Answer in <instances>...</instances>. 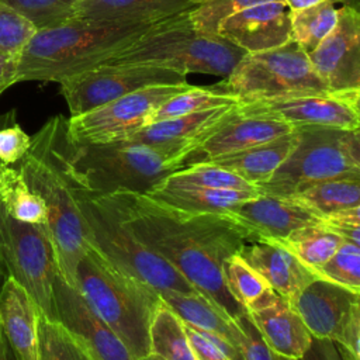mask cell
I'll list each match as a JSON object with an SVG mask.
<instances>
[{"mask_svg":"<svg viewBox=\"0 0 360 360\" xmlns=\"http://www.w3.org/2000/svg\"><path fill=\"white\" fill-rule=\"evenodd\" d=\"M103 195L135 236L180 271L218 311L231 319L246 312L229 294L222 264L250 239L228 215L177 210L129 190Z\"/></svg>","mask_w":360,"mask_h":360,"instance_id":"cell-1","label":"cell"},{"mask_svg":"<svg viewBox=\"0 0 360 360\" xmlns=\"http://www.w3.org/2000/svg\"><path fill=\"white\" fill-rule=\"evenodd\" d=\"M68 118L51 117L31 136V146L17 169L45 202L48 232L55 249L59 274L75 287L79 260L91 246L79 207L75 184L65 166Z\"/></svg>","mask_w":360,"mask_h":360,"instance_id":"cell-2","label":"cell"},{"mask_svg":"<svg viewBox=\"0 0 360 360\" xmlns=\"http://www.w3.org/2000/svg\"><path fill=\"white\" fill-rule=\"evenodd\" d=\"M169 18L141 21L70 20L37 30L17 56V83H59L69 76L97 66L110 53Z\"/></svg>","mask_w":360,"mask_h":360,"instance_id":"cell-3","label":"cell"},{"mask_svg":"<svg viewBox=\"0 0 360 360\" xmlns=\"http://www.w3.org/2000/svg\"><path fill=\"white\" fill-rule=\"evenodd\" d=\"M75 288L135 360L150 354L149 329L160 305L156 290L110 263L93 246L77 263Z\"/></svg>","mask_w":360,"mask_h":360,"instance_id":"cell-4","label":"cell"},{"mask_svg":"<svg viewBox=\"0 0 360 360\" xmlns=\"http://www.w3.org/2000/svg\"><path fill=\"white\" fill-rule=\"evenodd\" d=\"M65 166L72 181L94 195L117 190L148 193L167 174L183 167L184 156L129 141L77 143L68 131Z\"/></svg>","mask_w":360,"mask_h":360,"instance_id":"cell-5","label":"cell"},{"mask_svg":"<svg viewBox=\"0 0 360 360\" xmlns=\"http://www.w3.org/2000/svg\"><path fill=\"white\" fill-rule=\"evenodd\" d=\"M188 13L163 21L110 53L98 65H143L170 69L186 76L205 73L226 79L246 52L219 35L195 30Z\"/></svg>","mask_w":360,"mask_h":360,"instance_id":"cell-6","label":"cell"},{"mask_svg":"<svg viewBox=\"0 0 360 360\" xmlns=\"http://www.w3.org/2000/svg\"><path fill=\"white\" fill-rule=\"evenodd\" d=\"M297 143L274 174L256 188L262 195L290 197L312 184L360 179V129L295 127Z\"/></svg>","mask_w":360,"mask_h":360,"instance_id":"cell-7","label":"cell"},{"mask_svg":"<svg viewBox=\"0 0 360 360\" xmlns=\"http://www.w3.org/2000/svg\"><path fill=\"white\" fill-rule=\"evenodd\" d=\"M75 191L91 246L110 263L158 292L173 290L198 294L180 271L135 236L105 195L90 194L76 184Z\"/></svg>","mask_w":360,"mask_h":360,"instance_id":"cell-8","label":"cell"},{"mask_svg":"<svg viewBox=\"0 0 360 360\" xmlns=\"http://www.w3.org/2000/svg\"><path fill=\"white\" fill-rule=\"evenodd\" d=\"M215 86L238 103L333 93L314 70L308 53L292 41L269 51L246 53L231 75Z\"/></svg>","mask_w":360,"mask_h":360,"instance_id":"cell-9","label":"cell"},{"mask_svg":"<svg viewBox=\"0 0 360 360\" xmlns=\"http://www.w3.org/2000/svg\"><path fill=\"white\" fill-rule=\"evenodd\" d=\"M0 263L35 301L39 312L56 321L53 283L59 273L46 226L21 222L0 204Z\"/></svg>","mask_w":360,"mask_h":360,"instance_id":"cell-10","label":"cell"},{"mask_svg":"<svg viewBox=\"0 0 360 360\" xmlns=\"http://www.w3.org/2000/svg\"><path fill=\"white\" fill-rule=\"evenodd\" d=\"M191 84H153L89 112L69 117L68 131L77 143H108L124 141L149 124L150 115L169 98L190 89Z\"/></svg>","mask_w":360,"mask_h":360,"instance_id":"cell-11","label":"cell"},{"mask_svg":"<svg viewBox=\"0 0 360 360\" xmlns=\"http://www.w3.org/2000/svg\"><path fill=\"white\" fill-rule=\"evenodd\" d=\"M186 77L156 66L97 65L60 80L59 86L70 117H75L148 86L186 83Z\"/></svg>","mask_w":360,"mask_h":360,"instance_id":"cell-12","label":"cell"},{"mask_svg":"<svg viewBox=\"0 0 360 360\" xmlns=\"http://www.w3.org/2000/svg\"><path fill=\"white\" fill-rule=\"evenodd\" d=\"M238 104L245 114L283 121L292 128L319 125L342 129H360V90L307 94Z\"/></svg>","mask_w":360,"mask_h":360,"instance_id":"cell-13","label":"cell"},{"mask_svg":"<svg viewBox=\"0 0 360 360\" xmlns=\"http://www.w3.org/2000/svg\"><path fill=\"white\" fill-rule=\"evenodd\" d=\"M308 59L330 91L360 90V11L357 3L338 8L332 31L308 53Z\"/></svg>","mask_w":360,"mask_h":360,"instance_id":"cell-14","label":"cell"},{"mask_svg":"<svg viewBox=\"0 0 360 360\" xmlns=\"http://www.w3.org/2000/svg\"><path fill=\"white\" fill-rule=\"evenodd\" d=\"M56 321L91 360H135L117 333L86 304L80 292L58 273L53 283Z\"/></svg>","mask_w":360,"mask_h":360,"instance_id":"cell-15","label":"cell"},{"mask_svg":"<svg viewBox=\"0 0 360 360\" xmlns=\"http://www.w3.org/2000/svg\"><path fill=\"white\" fill-rule=\"evenodd\" d=\"M288 304L312 338L338 342L352 315L360 308V292L318 277Z\"/></svg>","mask_w":360,"mask_h":360,"instance_id":"cell-16","label":"cell"},{"mask_svg":"<svg viewBox=\"0 0 360 360\" xmlns=\"http://www.w3.org/2000/svg\"><path fill=\"white\" fill-rule=\"evenodd\" d=\"M292 129L283 121L245 114L236 103L214 129L187 153L184 166L253 148Z\"/></svg>","mask_w":360,"mask_h":360,"instance_id":"cell-17","label":"cell"},{"mask_svg":"<svg viewBox=\"0 0 360 360\" xmlns=\"http://www.w3.org/2000/svg\"><path fill=\"white\" fill-rule=\"evenodd\" d=\"M250 242L284 240L300 228L321 224V218L291 197L257 195L235 205L228 214Z\"/></svg>","mask_w":360,"mask_h":360,"instance_id":"cell-18","label":"cell"},{"mask_svg":"<svg viewBox=\"0 0 360 360\" xmlns=\"http://www.w3.org/2000/svg\"><path fill=\"white\" fill-rule=\"evenodd\" d=\"M217 34L246 53L278 48L291 41L290 11L284 1H264L219 22Z\"/></svg>","mask_w":360,"mask_h":360,"instance_id":"cell-19","label":"cell"},{"mask_svg":"<svg viewBox=\"0 0 360 360\" xmlns=\"http://www.w3.org/2000/svg\"><path fill=\"white\" fill-rule=\"evenodd\" d=\"M249 318L266 345L276 354L301 359L312 336L287 300L267 288L246 308Z\"/></svg>","mask_w":360,"mask_h":360,"instance_id":"cell-20","label":"cell"},{"mask_svg":"<svg viewBox=\"0 0 360 360\" xmlns=\"http://www.w3.org/2000/svg\"><path fill=\"white\" fill-rule=\"evenodd\" d=\"M238 253L264 278L274 292L287 301L308 283L318 278L312 269L305 266L278 240L257 239L248 242Z\"/></svg>","mask_w":360,"mask_h":360,"instance_id":"cell-21","label":"cell"},{"mask_svg":"<svg viewBox=\"0 0 360 360\" xmlns=\"http://www.w3.org/2000/svg\"><path fill=\"white\" fill-rule=\"evenodd\" d=\"M39 308L11 277L0 284V329L17 360H38Z\"/></svg>","mask_w":360,"mask_h":360,"instance_id":"cell-22","label":"cell"},{"mask_svg":"<svg viewBox=\"0 0 360 360\" xmlns=\"http://www.w3.org/2000/svg\"><path fill=\"white\" fill-rule=\"evenodd\" d=\"M162 302L183 322L190 323L211 339L229 360H243L240 350V329L236 322L200 294H186L166 290L159 292Z\"/></svg>","mask_w":360,"mask_h":360,"instance_id":"cell-23","label":"cell"},{"mask_svg":"<svg viewBox=\"0 0 360 360\" xmlns=\"http://www.w3.org/2000/svg\"><path fill=\"white\" fill-rule=\"evenodd\" d=\"M232 105L233 104L156 121L141 128L124 141L174 150L186 158L187 153L226 115Z\"/></svg>","mask_w":360,"mask_h":360,"instance_id":"cell-24","label":"cell"},{"mask_svg":"<svg viewBox=\"0 0 360 360\" xmlns=\"http://www.w3.org/2000/svg\"><path fill=\"white\" fill-rule=\"evenodd\" d=\"M295 143L297 132L292 129L291 132L269 142L235 153L218 156L205 160V163L226 169L239 176L242 180L257 187L274 174V172L294 149Z\"/></svg>","mask_w":360,"mask_h":360,"instance_id":"cell-25","label":"cell"},{"mask_svg":"<svg viewBox=\"0 0 360 360\" xmlns=\"http://www.w3.org/2000/svg\"><path fill=\"white\" fill-rule=\"evenodd\" d=\"M193 7V0H82L75 7L70 20H162L190 11Z\"/></svg>","mask_w":360,"mask_h":360,"instance_id":"cell-26","label":"cell"},{"mask_svg":"<svg viewBox=\"0 0 360 360\" xmlns=\"http://www.w3.org/2000/svg\"><path fill=\"white\" fill-rule=\"evenodd\" d=\"M153 200L188 212L228 214L239 202L257 197V190H218L193 186H172L159 181L148 193Z\"/></svg>","mask_w":360,"mask_h":360,"instance_id":"cell-27","label":"cell"},{"mask_svg":"<svg viewBox=\"0 0 360 360\" xmlns=\"http://www.w3.org/2000/svg\"><path fill=\"white\" fill-rule=\"evenodd\" d=\"M0 204L15 219L32 225H48L42 198L30 188L17 167L0 163Z\"/></svg>","mask_w":360,"mask_h":360,"instance_id":"cell-28","label":"cell"},{"mask_svg":"<svg viewBox=\"0 0 360 360\" xmlns=\"http://www.w3.org/2000/svg\"><path fill=\"white\" fill-rule=\"evenodd\" d=\"M290 197L322 218L339 210L360 207V179L343 177L321 181Z\"/></svg>","mask_w":360,"mask_h":360,"instance_id":"cell-29","label":"cell"},{"mask_svg":"<svg viewBox=\"0 0 360 360\" xmlns=\"http://www.w3.org/2000/svg\"><path fill=\"white\" fill-rule=\"evenodd\" d=\"M149 346L150 354L162 360H197L186 335L183 321L162 300L152 318Z\"/></svg>","mask_w":360,"mask_h":360,"instance_id":"cell-30","label":"cell"},{"mask_svg":"<svg viewBox=\"0 0 360 360\" xmlns=\"http://www.w3.org/2000/svg\"><path fill=\"white\" fill-rule=\"evenodd\" d=\"M338 20L335 0H323L312 7L290 11L291 41L309 53L332 31Z\"/></svg>","mask_w":360,"mask_h":360,"instance_id":"cell-31","label":"cell"},{"mask_svg":"<svg viewBox=\"0 0 360 360\" xmlns=\"http://www.w3.org/2000/svg\"><path fill=\"white\" fill-rule=\"evenodd\" d=\"M278 242L305 266L316 270L332 257L343 239L326 229L322 224H316L300 228L288 238Z\"/></svg>","mask_w":360,"mask_h":360,"instance_id":"cell-32","label":"cell"},{"mask_svg":"<svg viewBox=\"0 0 360 360\" xmlns=\"http://www.w3.org/2000/svg\"><path fill=\"white\" fill-rule=\"evenodd\" d=\"M238 100L222 93L215 84L212 86H191L190 89L173 96L163 103L149 118V124L174 118L180 115L207 111L211 108L236 104ZM148 124V125H149Z\"/></svg>","mask_w":360,"mask_h":360,"instance_id":"cell-33","label":"cell"},{"mask_svg":"<svg viewBox=\"0 0 360 360\" xmlns=\"http://www.w3.org/2000/svg\"><path fill=\"white\" fill-rule=\"evenodd\" d=\"M160 181L172 186H186V187L193 186V187H204V188L246 190V191L257 190L255 186L242 180L235 173L205 162L183 166L176 172L167 174Z\"/></svg>","mask_w":360,"mask_h":360,"instance_id":"cell-34","label":"cell"},{"mask_svg":"<svg viewBox=\"0 0 360 360\" xmlns=\"http://www.w3.org/2000/svg\"><path fill=\"white\" fill-rule=\"evenodd\" d=\"M222 277L229 294L246 309L267 288L264 278L250 267L239 253L225 259L222 264Z\"/></svg>","mask_w":360,"mask_h":360,"instance_id":"cell-35","label":"cell"},{"mask_svg":"<svg viewBox=\"0 0 360 360\" xmlns=\"http://www.w3.org/2000/svg\"><path fill=\"white\" fill-rule=\"evenodd\" d=\"M38 360H91L66 328L39 314Z\"/></svg>","mask_w":360,"mask_h":360,"instance_id":"cell-36","label":"cell"},{"mask_svg":"<svg viewBox=\"0 0 360 360\" xmlns=\"http://www.w3.org/2000/svg\"><path fill=\"white\" fill-rule=\"evenodd\" d=\"M319 278L360 292V248L343 240L332 257L314 270Z\"/></svg>","mask_w":360,"mask_h":360,"instance_id":"cell-37","label":"cell"},{"mask_svg":"<svg viewBox=\"0 0 360 360\" xmlns=\"http://www.w3.org/2000/svg\"><path fill=\"white\" fill-rule=\"evenodd\" d=\"M30 20L37 30L63 24L82 0H1Z\"/></svg>","mask_w":360,"mask_h":360,"instance_id":"cell-38","label":"cell"},{"mask_svg":"<svg viewBox=\"0 0 360 360\" xmlns=\"http://www.w3.org/2000/svg\"><path fill=\"white\" fill-rule=\"evenodd\" d=\"M264 1H283V0H193L194 7L190 10L188 17L193 27L201 32L218 35L217 30L221 21L226 17Z\"/></svg>","mask_w":360,"mask_h":360,"instance_id":"cell-39","label":"cell"},{"mask_svg":"<svg viewBox=\"0 0 360 360\" xmlns=\"http://www.w3.org/2000/svg\"><path fill=\"white\" fill-rule=\"evenodd\" d=\"M35 25L22 14L0 0V51L18 56L35 34Z\"/></svg>","mask_w":360,"mask_h":360,"instance_id":"cell-40","label":"cell"},{"mask_svg":"<svg viewBox=\"0 0 360 360\" xmlns=\"http://www.w3.org/2000/svg\"><path fill=\"white\" fill-rule=\"evenodd\" d=\"M31 136L21 128L15 111L0 114V163L17 165L28 152Z\"/></svg>","mask_w":360,"mask_h":360,"instance_id":"cell-41","label":"cell"},{"mask_svg":"<svg viewBox=\"0 0 360 360\" xmlns=\"http://www.w3.org/2000/svg\"><path fill=\"white\" fill-rule=\"evenodd\" d=\"M240 329V350L243 360H274L273 352L263 340L262 335L253 325L248 312H243L233 319Z\"/></svg>","mask_w":360,"mask_h":360,"instance_id":"cell-42","label":"cell"},{"mask_svg":"<svg viewBox=\"0 0 360 360\" xmlns=\"http://www.w3.org/2000/svg\"><path fill=\"white\" fill-rule=\"evenodd\" d=\"M321 224L346 242L360 243V207L339 210L321 218Z\"/></svg>","mask_w":360,"mask_h":360,"instance_id":"cell-43","label":"cell"},{"mask_svg":"<svg viewBox=\"0 0 360 360\" xmlns=\"http://www.w3.org/2000/svg\"><path fill=\"white\" fill-rule=\"evenodd\" d=\"M183 326L197 360H229L224 352L198 329L187 322H183Z\"/></svg>","mask_w":360,"mask_h":360,"instance_id":"cell-44","label":"cell"},{"mask_svg":"<svg viewBox=\"0 0 360 360\" xmlns=\"http://www.w3.org/2000/svg\"><path fill=\"white\" fill-rule=\"evenodd\" d=\"M300 360H345L338 345L329 339L312 338L309 347Z\"/></svg>","mask_w":360,"mask_h":360,"instance_id":"cell-45","label":"cell"},{"mask_svg":"<svg viewBox=\"0 0 360 360\" xmlns=\"http://www.w3.org/2000/svg\"><path fill=\"white\" fill-rule=\"evenodd\" d=\"M17 83V56L0 51V96Z\"/></svg>","mask_w":360,"mask_h":360,"instance_id":"cell-46","label":"cell"},{"mask_svg":"<svg viewBox=\"0 0 360 360\" xmlns=\"http://www.w3.org/2000/svg\"><path fill=\"white\" fill-rule=\"evenodd\" d=\"M283 1L287 6L288 11H300V10L312 7L315 4H319L323 0H283Z\"/></svg>","mask_w":360,"mask_h":360,"instance_id":"cell-47","label":"cell"},{"mask_svg":"<svg viewBox=\"0 0 360 360\" xmlns=\"http://www.w3.org/2000/svg\"><path fill=\"white\" fill-rule=\"evenodd\" d=\"M0 360H17L8 346V343L6 342L3 333H1V340H0Z\"/></svg>","mask_w":360,"mask_h":360,"instance_id":"cell-48","label":"cell"},{"mask_svg":"<svg viewBox=\"0 0 360 360\" xmlns=\"http://www.w3.org/2000/svg\"><path fill=\"white\" fill-rule=\"evenodd\" d=\"M273 359H274V360H300V359H290V357H284V356H280V354H276V353H273Z\"/></svg>","mask_w":360,"mask_h":360,"instance_id":"cell-49","label":"cell"},{"mask_svg":"<svg viewBox=\"0 0 360 360\" xmlns=\"http://www.w3.org/2000/svg\"><path fill=\"white\" fill-rule=\"evenodd\" d=\"M139 360H162V359L158 357V356H155V354H148L146 357H142V359H139Z\"/></svg>","mask_w":360,"mask_h":360,"instance_id":"cell-50","label":"cell"},{"mask_svg":"<svg viewBox=\"0 0 360 360\" xmlns=\"http://www.w3.org/2000/svg\"><path fill=\"white\" fill-rule=\"evenodd\" d=\"M4 277H6V273H4L3 266H1V263H0V284H1V281L4 280Z\"/></svg>","mask_w":360,"mask_h":360,"instance_id":"cell-51","label":"cell"},{"mask_svg":"<svg viewBox=\"0 0 360 360\" xmlns=\"http://www.w3.org/2000/svg\"><path fill=\"white\" fill-rule=\"evenodd\" d=\"M0 340H1V329H0Z\"/></svg>","mask_w":360,"mask_h":360,"instance_id":"cell-52","label":"cell"}]
</instances>
